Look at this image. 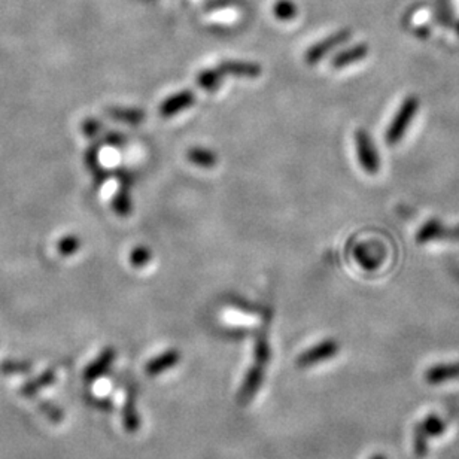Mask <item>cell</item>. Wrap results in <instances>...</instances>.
Segmentation results:
<instances>
[{
    "mask_svg": "<svg viewBox=\"0 0 459 459\" xmlns=\"http://www.w3.org/2000/svg\"><path fill=\"white\" fill-rule=\"evenodd\" d=\"M418 109H419V100L416 96H409L404 99V102L398 108L390 127H388L386 130L388 144L395 145L404 137L407 128L410 127L411 121H413L418 114Z\"/></svg>",
    "mask_w": 459,
    "mask_h": 459,
    "instance_id": "6da1fadb",
    "label": "cell"
},
{
    "mask_svg": "<svg viewBox=\"0 0 459 459\" xmlns=\"http://www.w3.org/2000/svg\"><path fill=\"white\" fill-rule=\"evenodd\" d=\"M446 431V422L435 413L428 415L422 422L415 427L413 435V447L418 458L425 456L427 453V440L428 437H439Z\"/></svg>",
    "mask_w": 459,
    "mask_h": 459,
    "instance_id": "7a4b0ae2",
    "label": "cell"
},
{
    "mask_svg": "<svg viewBox=\"0 0 459 459\" xmlns=\"http://www.w3.org/2000/svg\"><path fill=\"white\" fill-rule=\"evenodd\" d=\"M355 148L358 161L369 174H376L381 169L379 152L376 149L371 137L366 130H358L355 133Z\"/></svg>",
    "mask_w": 459,
    "mask_h": 459,
    "instance_id": "3957f363",
    "label": "cell"
},
{
    "mask_svg": "<svg viewBox=\"0 0 459 459\" xmlns=\"http://www.w3.org/2000/svg\"><path fill=\"white\" fill-rule=\"evenodd\" d=\"M340 346L336 340L333 338H327L324 341H320V343L309 348L308 350H304L303 354L297 358V366L299 367H312L317 366V364L325 362L328 359H331L338 354Z\"/></svg>",
    "mask_w": 459,
    "mask_h": 459,
    "instance_id": "277c9868",
    "label": "cell"
},
{
    "mask_svg": "<svg viewBox=\"0 0 459 459\" xmlns=\"http://www.w3.org/2000/svg\"><path fill=\"white\" fill-rule=\"evenodd\" d=\"M349 38H350V32L349 30H338V32H336L333 34H329L328 38L315 43L313 46H310V48L308 50V53H306V62H308L309 64L320 63L328 53H331L336 48V46H340L341 43H345L346 41H349Z\"/></svg>",
    "mask_w": 459,
    "mask_h": 459,
    "instance_id": "5b68a950",
    "label": "cell"
},
{
    "mask_svg": "<svg viewBox=\"0 0 459 459\" xmlns=\"http://www.w3.org/2000/svg\"><path fill=\"white\" fill-rule=\"evenodd\" d=\"M264 366H260V364L255 362V366L249 367L248 373L245 376V381L240 386L238 399L240 404H248L251 399L256 395V392L260 391V388L264 381Z\"/></svg>",
    "mask_w": 459,
    "mask_h": 459,
    "instance_id": "8992f818",
    "label": "cell"
},
{
    "mask_svg": "<svg viewBox=\"0 0 459 459\" xmlns=\"http://www.w3.org/2000/svg\"><path fill=\"white\" fill-rule=\"evenodd\" d=\"M196 103L194 93L190 90H182L172 94L160 106V115L164 118H170V116L178 115Z\"/></svg>",
    "mask_w": 459,
    "mask_h": 459,
    "instance_id": "52a82bcc",
    "label": "cell"
},
{
    "mask_svg": "<svg viewBox=\"0 0 459 459\" xmlns=\"http://www.w3.org/2000/svg\"><path fill=\"white\" fill-rule=\"evenodd\" d=\"M224 76H236V78H248L254 79L261 76L263 69L260 64L251 62H240V60H224L219 66H217Z\"/></svg>",
    "mask_w": 459,
    "mask_h": 459,
    "instance_id": "ba28073f",
    "label": "cell"
},
{
    "mask_svg": "<svg viewBox=\"0 0 459 459\" xmlns=\"http://www.w3.org/2000/svg\"><path fill=\"white\" fill-rule=\"evenodd\" d=\"M179 361H181L179 352L176 349H169L166 352H163V354L151 358L145 366V373L151 376V378H156V376H160L178 366Z\"/></svg>",
    "mask_w": 459,
    "mask_h": 459,
    "instance_id": "9c48e42d",
    "label": "cell"
},
{
    "mask_svg": "<svg viewBox=\"0 0 459 459\" xmlns=\"http://www.w3.org/2000/svg\"><path fill=\"white\" fill-rule=\"evenodd\" d=\"M425 381L430 385H441L447 381L459 379V362L453 364H437L425 371Z\"/></svg>",
    "mask_w": 459,
    "mask_h": 459,
    "instance_id": "30bf717a",
    "label": "cell"
},
{
    "mask_svg": "<svg viewBox=\"0 0 459 459\" xmlns=\"http://www.w3.org/2000/svg\"><path fill=\"white\" fill-rule=\"evenodd\" d=\"M367 54H369V46L366 43L354 45V46H350V48L338 53L333 58L331 66L334 69H343L346 66H350V64H354V63L362 60V58H366Z\"/></svg>",
    "mask_w": 459,
    "mask_h": 459,
    "instance_id": "8fae6325",
    "label": "cell"
},
{
    "mask_svg": "<svg viewBox=\"0 0 459 459\" xmlns=\"http://www.w3.org/2000/svg\"><path fill=\"white\" fill-rule=\"evenodd\" d=\"M115 349L114 348H108V349H104L100 357L91 362L90 366L87 367L85 370V379L88 381H94V379H97L100 378L102 374H104L106 371H108V369L112 366V362L115 359Z\"/></svg>",
    "mask_w": 459,
    "mask_h": 459,
    "instance_id": "7c38bea8",
    "label": "cell"
},
{
    "mask_svg": "<svg viewBox=\"0 0 459 459\" xmlns=\"http://www.w3.org/2000/svg\"><path fill=\"white\" fill-rule=\"evenodd\" d=\"M186 158L190 163L196 164V166H198V167H203V169L214 167L218 163V157L214 151H210L207 148H200V146L188 149Z\"/></svg>",
    "mask_w": 459,
    "mask_h": 459,
    "instance_id": "4fadbf2b",
    "label": "cell"
},
{
    "mask_svg": "<svg viewBox=\"0 0 459 459\" xmlns=\"http://www.w3.org/2000/svg\"><path fill=\"white\" fill-rule=\"evenodd\" d=\"M222 79H224V75L221 74V70L218 67L203 69L202 72L197 75V84L202 90H205L207 93H214L221 87Z\"/></svg>",
    "mask_w": 459,
    "mask_h": 459,
    "instance_id": "5bb4252c",
    "label": "cell"
},
{
    "mask_svg": "<svg viewBox=\"0 0 459 459\" xmlns=\"http://www.w3.org/2000/svg\"><path fill=\"white\" fill-rule=\"evenodd\" d=\"M123 423L127 432L135 434L140 428V418L136 409V399L133 395H128L127 402L123 407Z\"/></svg>",
    "mask_w": 459,
    "mask_h": 459,
    "instance_id": "9a60e30c",
    "label": "cell"
},
{
    "mask_svg": "<svg viewBox=\"0 0 459 459\" xmlns=\"http://www.w3.org/2000/svg\"><path fill=\"white\" fill-rule=\"evenodd\" d=\"M108 114L112 118L132 125L142 124L145 120V112L140 108H111Z\"/></svg>",
    "mask_w": 459,
    "mask_h": 459,
    "instance_id": "2e32d148",
    "label": "cell"
},
{
    "mask_svg": "<svg viewBox=\"0 0 459 459\" xmlns=\"http://www.w3.org/2000/svg\"><path fill=\"white\" fill-rule=\"evenodd\" d=\"M273 14L280 21H289L297 17V6L292 0H278L273 6Z\"/></svg>",
    "mask_w": 459,
    "mask_h": 459,
    "instance_id": "e0dca14e",
    "label": "cell"
},
{
    "mask_svg": "<svg viewBox=\"0 0 459 459\" xmlns=\"http://www.w3.org/2000/svg\"><path fill=\"white\" fill-rule=\"evenodd\" d=\"M254 357H255L256 364L267 367V364L270 361V345H268V340L264 334H260L255 340Z\"/></svg>",
    "mask_w": 459,
    "mask_h": 459,
    "instance_id": "ac0fdd59",
    "label": "cell"
},
{
    "mask_svg": "<svg viewBox=\"0 0 459 459\" xmlns=\"http://www.w3.org/2000/svg\"><path fill=\"white\" fill-rule=\"evenodd\" d=\"M114 210L121 217H127L132 212V200L125 186H121L114 198Z\"/></svg>",
    "mask_w": 459,
    "mask_h": 459,
    "instance_id": "d6986e66",
    "label": "cell"
},
{
    "mask_svg": "<svg viewBox=\"0 0 459 459\" xmlns=\"http://www.w3.org/2000/svg\"><path fill=\"white\" fill-rule=\"evenodd\" d=\"M151 260H152V252L148 246L139 245L130 252V264L136 268H142V267L148 266Z\"/></svg>",
    "mask_w": 459,
    "mask_h": 459,
    "instance_id": "ffe728a7",
    "label": "cell"
},
{
    "mask_svg": "<svg viewBox=\"0 0 459 459\" xmlns=\"http://www.w3.org/2000/svg\"><path fill=\"white\" fill-rule=\"evenodd\" d=\"M79 248V239L75 238V236H70V238H66L63 239V242L60 243V251L62 254H74L76 249Z\"/></svg>",
    "mask_w": 459,
    "mask_h": 459,
    "instance_id": "44dd1931",
    "label": "cell"
},
{
    "mask_svg": "<svg viewBox=\"0 0 459 459\" xmlns=\"http://www.w3.org/2000/svg\"><path fill=\"white\" fill-rule=\"evenodd\" d=\"M97 130H100V124L97 121H94V120H88L85 123V135L88 136H93L94 133H96Z\"/></svg>",
    "mask_w": 459,
    "mask_h": 459,
    "instance_id": "7402d4cb",
    "label": "cell"
},
{
    "mask_svg": "<svg viewBox=\"0 0 459 459\" xmlns=\"http://www.w3.org/2000/svg\"><path fill=\"white\" fill-rule=\"evenodd\" d=\"M109 140H111L112 144H115V145H120V144L123 142V140H124V137H123V136H120V135L114 133V135H111V136H109Z\"/></svg>",
    "mask_w": 459,
    "mask_h": 459,
    "instance_id": "603a6c76",
    "label": "cell"
},
{
    "mask_svg": "<svg viewBox=\"0 0 459 459\" xmlns=\"http://www.w3.org/2000/svg\"><path fill=\"white\" fill-rule=\"evenodd\" d=\"M370 459H388L386 456H383L382 453H378V455H374V456H371Z\"/></svg>",
    "mask_w": 459,
    "mask_h": 459,
    "instance_id": "cb8c5ba5",
    "label": "cell"
}]
</instances>
